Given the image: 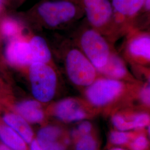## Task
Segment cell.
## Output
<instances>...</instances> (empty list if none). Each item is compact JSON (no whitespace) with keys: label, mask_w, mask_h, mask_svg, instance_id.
Instances as JSON below:
<instances>
[{"label":"cell","mask_w":150,"mask_h":150,"mask_svg":"<svg viewBox=\"0 0 150 150\" xmlns=\"http://www.w3.org/2000/svg\"><path fill=\"white\" fill-rule=\"evenodd\" d=\"M32 51L33 64H47L51 58V52L46 41L39 36L32 38L30 42Z\"/></svg>","instance_id":"obj_14"},{"label":"cell","mask_w":150,"mask_h":150,"mask_svg":"<svg viewBox=\"0 0 150 150\" xmlns=\"http://www.w3.org/2000/svg\"><path fill=\"white\" fill-rule=\"evenodd\" d=\"M130 54L135 58L149 61L150 59V38L142 35L132 40L129 45Z\"/></svg>","instance_id":"obj_13"},{"label":"cell","mask_w":150,"mask_h":150,"mask_svg":"<svg viewBox=\"0 0 150 150\" xmlns=\"http://www.w3.org/2000/svg\"><path fill=\"white\" fill-rule=\"evenodd\" d=\"M132 135L126 131H114L110 135V140L111 144L116 145H123L128 144L132 140Z\"/></svg>","instance_id":"obj_19"},{"label":"cell","mask_w":150,"mask_h":150,"mask_svg":"<svg viewBox=\"0 0 150 150\" xmlns=\"http://www.w3.org/2000/svg\"><path fill=\"white\" fill-rule=\"evenodd\" d=\"M54 115L67 123L83 120L87 113L80 102L74 98H65L57 102L54 107Z\"/></svg>","instance_id":"obj_7"},{"label":"cell","mask_w":150,"mask_h":150,"mask_svg":"<svg viewBox=\"0 0 150 150\" xmlns=\"http://www.w3.org/2000/svg\"><path fill=\"white\" fill-rule=\"evenodd\" d=\"M150 86L147 85L145 86L140 92L139 97L143 102L146 106H149L150 102Z\"/></svg>","instance_id":"obj_24"},{"label":"cell","mask_w":150,"mask_h":150,"mask_svg":"<svg viewBox=\"0 0 150 150\" xmlns=\"http://www.w3.org/2000/svg\"><path fill=\"white\" fill-rule=\"evenodd\" d=\"M30 150H44L38 144L36 139H33L30 143Z\"/></svg>","instance_id":"obj_25"},{"label":"cell","mask_w":150,"mask_h":150,"mask_svg":"<svg viewBox=\"0 0 150 150\" xmlns=\"http://www.w3.org/2000/svg\"><path fill=\"white\" fill-rule=\"evenodd\" d=\"M111 150H126L125 149H123L122 148H119V147H115V148H113Z\"/></svg>","instance_id":"obj_28"},{"label":"cell","mask_w":150,"mask_h":150,"mask_svg":"<svg viewBox=\"0 0 150 150\" xmlns=\"http://www.w3.org/2000/svg\"><path fill=\"white\" fill-rule=\"evenodd\" d=\"M40 15L50 26H56L72 19L76 10L73 4L69 1L47 2L38 8Z\"/></svg>","instance_id":"obj_5"},{"label":"cell","mask_w":150,"mask_h":150,"mask_svg":"<svg viewBox=\"0 0 150 150\" xmlns=\"http://www.w3.org/2000/svg\"><path fill=\"white\" fill-rule=\"evenodd\" d=\"M150 0H145V3H144V4H145V7H146V9H147V10H150Z\"/></svg>","instance_id":"obj_27"},{"label":"cell","mask_w":150,"mask_h":150,"mask_svg":"<svg viewBox=\"0 0 150 150\" xmlns=\"http://www.w3.org/2000/svg\"><path fill=\"white\" fill-rule=\"evenodd\" d=\"M81 45L86 57L97 70L106 64L110 54L108 45L98 32L87 30L81 38Z\"/></svg>","instance_id":"obj_4"},{"label":"cell","mask_w":150,"mask_h":150,"mask_svg":"<svg viewBox=\"0 0 150 150\" xmlns=\"http://www.w3.org/2000/svg\"><path fill=\"white\" fill-rule=\"evenodd\" d=\"M0 139L4 145L12 150H27L26 142L8 126H0Z\"/></svg>","instance_id":"obj_15"},{"label":"cell","mask_w":150,"mask_h":150,"mask_svg":"<svg viewBox=\"0 0 150 150\" xmlns=\"http://www.w3.org/2000/svg\"><path fill=\"white\" fill-rule=\"evenodd\" d=\"M123 83L120 81L103 78L96 80L86 90V98L95 106L102 107L113 102L122 93Z\"/></svg>","instance_id":"obj_3"},{"label":"cell","mask_w":150,"mask_h":150,"mask_svg":"<svg viewBox=\"0 0 150 150\" xmlns=\"http://www.w3.org/2000/svg\"><path fill=\"white\" fill-rule=\"evenodd\" d=\"M145 0H113L112 5L118 13L125 16L134 15L144 5Z\"/></svg>","instance_id":"obj_16"},{"label":"cell","mask_w":150,"mask_h":150,"mask_svg":"<svg viewBox=\"0 0 150 150\" xmlns=\"http://www.w3.org/2000/svg\"><path fill=\"white\" fill-rule=\"evenodd\" d=\"M16 109L18 115L28 122H41L45 117L41 105L38 101H23L17 105Z\"/></svg>","instance_id":"obj_10"},{"label":"cell","mask_w":150,"mask_h":150,"mask_svg":"<svg viewBox=\"0 0 150 150\" xmlns=\"http://www.w3.org/2000/svg\"><path fill=\"white\" fill-rule=\"evenodd\" d=\"M0 150H12L4 144H0Z\"/></svg>","instance_id":"obj_26"},{"label":"cell","mask_w":150,"mask_h":150,"mask_svg":"<svg viewBox=\"0 0 150 150\" xmlns=\"http://www.w3.org/2000/svg\"><path fill=\"white\" fill-rule=\"evenodd\" d=\"M2 30L5 36H13L18 32V26L16 22L11 20H7L3 23Z\"/></svg>","instance_id":"obj_23"},{"label":"cell","mask_w":150,"mask_h":150,"mask_svg":"<svg viewBox=\"0 0 150 150\" xmlns=\"http://www.w3.org/2000/svg\"><path fill=\"white\" fill-rule=\"evenodd\" d=\"M32 94L38 102L46 103L54 97L57 85L54 70L46 64H31L29 71Z\"/></svg>","instance_id":"obj_1"},{"label":"cell","mask_w":150,"mask_h":150,"mask_svg":"<svg viewBox=\"0 0 150 150\" xmlns=\"http://www.w3.org/2000/svg\"><path fill=\"white\" fill-rule=\"evenodd\" d=\"M92 130V124L87 121H83L80 123L77 129L73 130L72 137L74 139H77L80 136L90 134Z\"/></svg>","instance_id":"obj_21"},{"label":"cell","mask_w":150,"mask_h":150,"mask_svg":"<svg viewBox=\"0 0 150 150\" xmlns=\"http://www.w3.org/2000/svg\"><path fill=\"white\" fill-rule=\"evenodd\" d=\"M149 146V141L145 135L139 134L131 140L129 147L131 150H146Z\"/></svg>","instance_id":"obj_22"},{"label":"cell","mask_w":150,"mask_h":150,"mask_svg":"<svg viewBox=\"0 0 150 150\" xmlns=\"http://www.w3.org/2000/svg\"><path fill=\"white\" fill-rule=\"evenodd\" d=\"M134 129H141L150 124V116L146 113H139L134 115L131 118Z\"/></svg>","instance_id":"obj_20"},{"label":"cell","mask_w":150,"mask_h":150,"mask_svg":"<svg viewBox=\"0 0 150 150\" xmlns=\"http://www.w3.org/2000/svg\"><path fill=\"white\" fill-rule=\"evenodd\" d=\"M6 54L12 64L20 66L33 64L31 46L26 42L16 41L11 42L6 50Z\"/></svg>","instance_id":"obj_9"},{"label":"cell","mask_w":150,"mask_h":150,"mask_svg":"<svg viewBox=\"0 0 150 150\" xmlns=\"http://www.w3.org/2000/svg\"><path fill=\"white\" fill-rule=\"evenodd\" d=\"M113 126L120 131H127L134 129L133 124L131 119L126 118L121 115L117 114L113 116L112 118Z\"/></svg>","instance_id":"obj_18"},{"label":"cell","mask_w":150,"mask_h":150,"mask_svg":"<svg viewBox=\"0 0 150 150\" xmlns=\"http://www.w3.org/2000/svg\"><path fill=\"white\" fill-rule=\"evenodd\" d=\"M84 5L87 18L94 26H102L111 17L112 7L108 0H84Z\"/></svg>","instance_id":"obj_8"},{"label":"cell","mask_w":150,"mask_h":150,"mask_svg":"<svg viewBox=\"0 0 150 150\" xmlns=\"http://www.w3.org/2000/svg\"><path fill=\"white\" fill-rule=\"evenodd\" d=\"M36 140L44 150H66L70 144V139L63 129L52 125L40 129Z\"/></svg>","instance_id":"obj_6"},{"label":"cell","mask_w":150,"mask_h":150,"mask_svg":"<svg viewBox=\"0 0 150 150\" xmlns=\"http://www.w3.org/2000/svg\"><path fill=\"white\" fill-rule=\"evenodd\" d=\"M76 141V150H97L96 141L91 134L80 136Z\"/></svg>","instance_id":"obj_17"},{"label":"cell","mask_w":150,"mask_h":150,"mask_svg":"<svg viewBox=\"0 0 150 150\" xmlns=\"http://www.w3.org/2000/svg\"><path fill=\"white\" fill-rule=\"evenodd\" d=\"M108 79L118 80L126 77L127 69L123 61L118 56L110 54L106 64L98 70Z\"/></svg>","instance_id":"obj_12"},{"label":"cell","mask_w":150,"mask_h":150,"mask_svg":"<svg viewBox=\"0 0 150 150\" xmlns=\"http://www.w3.org/2000/svg\"><path fill=\"white\" fill-rule=\"evenodd\" d=\"M66 68L70 80L77 86H90L96 80V69L77 50H72L67 54Z\"/></svg>","instance_id":"obj_2"},{"label":"cell","mask_w":150,"mask_h":150,"mask_svg":"<svg viewBox=\"0 0 150 150\" xmlns=\"http://www.w3.org/2000/svg\"><path fill=\"white\" fill-rule=\"evenodd\" d=\"M4 120L8 127L13 129L23 140L30 144L33 138V132L31 127L25 119L19 115L8 113L4 117Z\"/></svg>","instance_id":"obj_11"}]
</instances>
